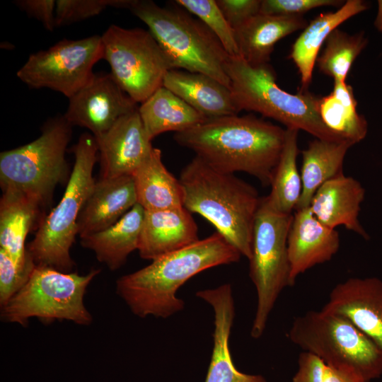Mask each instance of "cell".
Masks as SVG:
<instances>
[{
  "label": "cell",
  "mask_w": 382,
  "mask_h": 382,
  "mask_svg": "<svg viewBox=\"0 0 382 382\" xmlns=\"http://www.w3.org/2000/svg\"><path fill=\"white\" fill-rule=\"evenodd\" d=\"M286 129L252 115L207 119L173 139L222 172H244L270 185L282 154Z\"/></svg>",
  "instance_id": "obj_1"
},
{
  "label": "cell",
  "mask_w": 382,
  "mask_h": 382,
  "mask_svg": "<svg viewBox=\"0 0 382 382\" xmlns=\"http://www.w3.org/2000/svg\"><path fill=\"white\" fill-rule=\"evenodd\" d=\"M241 256L215 232L120 277L116 282V292L137 316L167 318L184 308V301L176 293L188 279L209 268L236 262Z\"/></svg>",
  "instance_id": "obj_2"
},
{
  "label": "cell",
  "mask_w": 382,
  "mask_h": 382,
  "mask_svg": "<svg viewBox=\"0 0 382 382\" xmlns=\"http://www.w3.org/2000/svg\"><path fill=\"white\" fill-rule=\"evenodd\" d=\"M183 207L209 221L241 255L251 257L253 231L261 197L233 173L220 171L195 156L179 178Z\"/></svg>",
  "instance_id": "obj_3"
},
{
  "label": "cell",
  "mask_w": 382,
  "mask_h": 382,
  "mask_svg": "<svg viewBox=\"0 0 382 382\" xmlns=\"http://www.w3.org/2000/svg\"><path fill=\"white\" fill-rule=\"evenodd\" d=\"M225 70L239 112H258L286 129H301L316 139L347 140L323 123L319 114L320 98L307 90H300L296 94L284 91L277 85L275 72L269 64L252 66L239 57L230 56Z\"/></svg>",
  "instance_id": "obj_4"
},
{
  "label": "cell",
  "mask_w": 382,
  "mask_h": 382,
  "mask_svg": "<svg viewBox=\"0 0 382 382\" xmlns=\"http://www.w3.org/2000/svg\"><path fill=\"white\" fill-rule=\"evenodd\" d=\"M129 10L148 26L172 69L203 74L230 88L225 70L230 55L200 20L152 1L132 0Z\"/></svg>",
  "instance_id": "obj_5"
},
{
  "label": "cell",
  "mask_w": 382,
  "mask_h": 382,
  "mask_svg": "<svg viewBox=\"0 0 382 382\" xmlns=\"http://www.w3.org/2000/svg\"><path fill=\"white\" fill-rule=\"evenodd\" d=\"M74 164L58 204L42 218L27 252L36 265L71 272L70 249L78 234V220L96 181L93 170L98 151L92 134H81L73 146Z\"/></svg>",
  "instance_id": "obj_6"
},
{
  "label": "cell",
  "mask_w": 382,
  "mask_h": 382,
  "mask_svg": "<svg viewBox=\"0 0 382 382\" xmlns=\"http://www.w3.org/2000/svg\"><path fill=\"white\" fill-rule=\"evenodd\" d=\"M72 126L64 115L49 119L39 137L0 154L2 192L23 194L42 207L49 203L56 186L67 178L66 160Z\"/></svg>",
  "instance_id": "obj_7"
},
{
  "label": "cell",
  "mask_w": 382,
  "mask_h": 382,
  "mask_svg": "<svg viewBox=\"0 0 382 382\" xmlns=\"http://www.w3.org/2000/svg\"><path fill=\"white\" fill-rule=\"evenodd\" d=\"M289 340L328 366L354 370L371 381L382 376V352L347 318L323 309L297 316Z\"/></svg>",
  "instance_id": "obj_8"
},
{
  "label": "cell",
  "mask_w": 382,
  "mask_h": 382,
  "mask_svg": "<svg viewBox=\"0 0 382 382\" xmlns=\"http://www.w3.org/2000/svg\"><path fill=\"white\" fill-rule=\"evenodd\" d=\"M100 272L93 269L80 275L35 265L25 284L1 308V318L23 326L34 317L45 323L66 320L88 325L93 318L83 298L88 286Z\"/></svg>",
  "instance_id": "obj_9"
},
{
  "label": "cell",
  "mask_w": 382,
  "mask_h": 382,
  "mask_svg": "<svg viewBox=\"0 0 382 382\" xmlns=\"http://www.w3.org/2000/svg\"><path fill=\"white\" fill-rule=\"evenodd\" d=\"M292 214L276 212L261 197L254 222L250 277L257 292V307L250 335L260 338L275 303L286 286H292L287 237Z\"/></svg>",
  "instance_id": "obj_10"
},
{
  "label": "cell",
  "mask_w": 382,
  "mask_h": 382,
  "mask_svg": "<svg viewBox=\"0 0 382 382\" xmlns=\"http://www.w3.org/2000/svg\"><path fill=\"white\" fill-rule=\"evenodd\" d=\"M101 37L111 74L134 101L142 103L163 86L172 69L149 30L111 25Z\"/></svg>",
  "instance_id": "obj_11"
},
{
  "label": "cell",
  "mask_w": 382,
  "mask_h": 382,
  "mask_svg": "<svg viewBox=\"0 0 382 382\" xmlns=\"http://www.w3.org/2000/svg\"><path fill=\"white\" fill-rule=\"evenodd\" d=\"M102 59L101 36L64 39L31 54L16 75L31 88H50L69 98L90 81L94 65Z\"/></svg>",
  "instance_id": "obj_12"
},
{
  "label": "cell",
  "mask_w": 382,
  "mask_h": 382,
  "mask_svg": "<svg viewBox=\"0 0 382 382\" xmlns=\"http://www.w3.org/2000/svg\"><path fill=\"white\" fill-rule=\"evenodd\" d=\"M134 101L111 73L94 74L90 81L69 98L64 115L71 125L88 129L94 137L107 132L122 116L137 110Z\"/></svg>",
  "instance_id": "obj_13"
},
{
  "label": "cell",
  "mask_w": 382,
  "mask_h": 382,
  "mask_svg": "<svg viewBox=\"0 0 382 382\" xmlns=\"http://www.w3.org/2000/svg\"><path fill=\"white\" fill-rule=\"evenodd\" d=\"M342 316L366 335L382 352V280L351 277L338 283L322 308Z\"/></svg>",
  "instance_id": "obj_14"
},
{
  "label": "cell",
  "mask_w": 382,
  "mask_h": 382,
  "mask_svg": "<svg viewBox=\"0 0 382 382\" xmlns=\"http://www.w3.org/2000/svg\"><path fill=\"white\" fill-rule=\"evenodd\" d=\"M94 137L100 152L102 179L132 175L154 148L138 108L122 116L107 132Z\"/></svg>",
  "instance_id": "obj_15"
},
{
  "label": "cell",
  "mask_w": 382,
  "mask_h": 382,
  "mask_svg": "<svg viewBox=\"0 0 382 382\" xmlns=\"http://www.w3.org/2000/svg\"><path fill=\"white\" fill-rule=\"evenodd\" d=\"M196 296L211 306L214 318L212 353L204 382H267L262 375L243 373L233 364L229 347L235 318L231 285L200 290Z\"/></svg>",
  "instance_id": "obj_16"
},
{
  "label": "cell",
  "mask_w": 382,
  "mask_h": 382,
  "mask_svg": "<svg viewBox=\"0 0 382 382\" xmlns=\"http://www.w3.org/2000/svg\"><path fill=\"white\" fill-rule=\"evenodd\" d=\"M340 245L339 233L319 221L309 207L296 209L287 237L291 285L299 274L330 260Z\"/></svg>",
  "instance_id": "obj_17"
},
{
  "label": "cell",
  "mask_w": 382,
  "mask_h": 382,
  "mask_svg": "<svg viewBox=\"0 0 382 382\" xmlns=\"http://www.w3.org/2000/svg\"><path fill=\"white\" fill-rule=\"evenodd\" d=\"M199 240L197 224L184 207L144 210L137 250L141 257L153 260Z\"/></svg>",
  "instance_id": "obj_18"
},
{
  "label": "cell",
  "mask_w": 382,
  "mask_h": 382,
  "mask_svg": "<svg viewBox=\"0 0 382 382\" xmlns=\"http://www.w3.org/2000/svg\"><path fill=\"white\" fill-rule=\"evenodd\" d=\"M364 197L365 190L357 180L341 174L318 188L309 208L314 216L325 226L332 229L343 226L369 239L368 233L359 221Z\"/></svg>",
  "instance_id": "obj_19"
},
{
  "label": "cell",
  "mask_w": 382,
  "mask_h": 382,
  "mask_svg": "<svg viewBox=\"0 0 382 382\" xmlns=\"http://www.w3.org/2000/svg\"><path fill=\"white\" fill-rule=\"evenodd\" d=\"M137 203L132 175L96 182L78 220V235L83 238L117 223Z\"/></svg>",
  "instance_id": "obj_20"
},
{
  "label": "cell",
  "mask_w": 382,
  "mask_h": 382,
  "mask_svg": "<svg viewBox=\"0 0 382 382\" xmlns=\"http://www.w3.org/2000/svg\"><path fill=\"white\" fill-rule=\"evenodd\" d=\"M307 25L303 16L259 13L234 29L238 57L252 66L268 64L277 42Z\"/></svg>",
  "instance_id": "obj_21"
},
{
  "label": "cell",
  "mask_w": 382,
  "mask_h": 382,
  "mask_svg": "<svg viewBox=\"0 0 382 382\" xmlns=\"http://www.w3.org/2000/svg\"><path fill=\"white\" fill-rule=\"evenodd\" d=\"M163 86L207 119L239 112L231 88L205 74L170 69L164 77Z\"/></svg>",
  "instance_id": "obj_22"
},
{
  "label": "cell",
  "mask_w": 382,
  "mask_h": 382,
  "mask_svg": "<svg viewBox=\"0 0 382 382\" xmlns=\"http://www.w3.org/2000/svg\"><path fill=\"white\" fill-rule=\"evenodd\" d=\"M369 8L362 0H348L336 11L322 13L313 18L291 46L289 58L295 64L301 79V91L311 83L316 61L322 45L330 33L352 16Z\"/></svg>",
  "instance_id": "obj_23"
},
{
  "label": "cell",
  "mask_w": 382,
  "mask_h": 382,
  "mask_svg": "<svg viewBox=\"0 0 382 382\" xmlns=\"http://www.w3.org/2000/svg\"><path fill=\"white\" fill-rule=\"evenodd\" d=\"M42 207L21 193L3 192L0 200V248L20 268L33 260L25 246L27 235L40 218Z\"/></svg>",
  "instance_id": "obj_24"
},
{
  "label": "cell",
  "mask_w": 382,
  "mask_h": 382,
  "mask_svg": "<svg viewBox=\"0 0 382 382\" xmlns=\"http://www.w3.org/2000/svg\"><path fill=\"white\" fill-rule=\"evenodd\" d=\"M132 176L137 203L144 210L183 207V192L180 180L164 166L159 149L154 147Z\"/></svg>",
  "instance_id": "obj_25"
},
{
  "label": "cell",
  "mask_w": 382,
  "mask_h": 382,
  "mask_svg": "<svg viewBox=\"0 0 382 382\" xmlns=\"http://www.w3.org/2000/svg\"><path fill=\"white\" fill-rule=\"evenodd\" d=\"M144 215V208L137 203L114 225L81 238V244L93 250L110 270H116L137 250Z\"/></svg>",
  "instance_id": "obj_26"
},
{
  "label": "cell",
  "mask_w": 382,
  "mask_h": 382,
  "mask_svg": "<svg viewBox=\"0 0 382 382\" xmlns=\"http://www.w3.org/2000/svg\"><path fill=\"white\" fill-rule=\"evenodd\" d=\"M351 141H331L315 139L302 151V192L296 210L308 207L318 188L329 180L343 174V163Z\"/></svg>",
  "instance_id": "obj_27"
},
{
  "label": "cell",
  "mask_w": 382,
  "mask_h": 382,
  "mask_svg": "<svg viewBox=\"0 0 382 382\" xmlns=\"http://www.w3.org/2000/svg\"><path fill=\"white\" fill-rule=\"evenodd\" d=\"M138 111L151 141L166 132H183L207 120L164 86L160 87L143 102Z\"/></svg>",
  "instance_id": "obj_28"
},
{
  "label": "cell",
  "mask_w": 382,
  "mask_h": 382,
  "mask_svg": "<svg viewBox=\"0 0 382 382\" xmlns=\"http://www.w3.org/2000/svg\"><path fill=\"white\" fill-rule=\"evenodd\" d=\"M357 102L350 85L334 81L333 90L320 98L319 114L332 131L354 144L363 140L368 132L365 117L357 110Z\"/></svg>",
  "instance_id": "obj_29"
},
{
  "label": "cell",
  "mask_w": 382,
  "mask_h": 382,
  "mask_svg": "<svg viewBox=\"0 0 382 382\" xmlns=\"http://www.w3.org/2000/svg\"><path fill=\"white\" fill-rule=\"evenodd\" d=\"M299 130L286 129L284 147L274 169L267 203L276 212L292 214L302 192L301 174L297 168Z\"/></svg>",
  "instance_id": "obj_30"
},
{
  "label": "cell",
  "mask_w": 382,
  "mask_h": 382,
  "mask_svg": "<svg viewBox=\"0 0 382 382\" xmlns=\"http://www.w3.org/2000/svg\"><path fill=\"white\" fill-rule=\"evenodd\" d=\"M368 43L363 31L349 35L336 28L325 41V48L316 64L321 73L332 77L334 81L345 83L353 62Z\"/></svg>",
  "instance_id": "obj_31"
},
{
  "label": "cell",
  "mask_w": 382,
  "mask_h": 382,
  "mask_svg": "<svg viewBox=\"0 0 382 382\" xmlns=\"http://www.w3.org/2000/svg\"><path fill=\"white\" fill-rule=\"evenodd\" d=\"M175 4L196 16L215 35L231 57H238L234 30L216 0H176Z\"/></svg>",
  "instance_id": "obj_32"
},
{
  "label": "cell",
  "mask_w": 382,
  "mask_h": 382,
  "mask_svg": "<svg viewBox=\"0 0 382 382\" xmlns=\"http://www.w3.org/2000/svg\"><path fill=\"white\" fill-rule=\"evenodd\" d=\"M132 0H57L56 27L69 25L100 14L107 7L129 8Z\"/></svg>",
  "instance_id": "obj_33"
},
{
  "label": "cell",
  "mask_w": 382,
  "mask_h": 382,
  "mask_svg": "<svg viewBox=\"0 0 382 382\" xmlns=\"http://www.w3.org/2000/svg\"><path fill=\"white\" fill-rule=\"evenodd\" d=\"M31 261L20 268L11 257L0 248V305L1 308L25 284L35 267Z\"/></svg>",
  "instance_id": "obj_34"
},
{
  "label": "cell",
  "mask_w": 382,
  "mask_h": 382,
  "mask_svg": "<svg viewBox=\"0 0 382 382\" xmlns=\"http://www.w3.org/2000/svg\"><path fill=\"white\" fill-rule=\"evenodd\" d=\"M345 1L338 0H262L260 13L279 16H302L321 6L340 8Z\"/></svg>",
  "instance_id": "obj_35"
},
{
  "label": "cell",
  "mask_w": 382,
  "mask_h": 382,
  "mask_svg": "<svg viewBox=\"0 0 382 382\" xmlns=\"http://www.w3.org/2000/svg\"><path fill=\"white\" fill-rule=\"evenodd\" d=\"M229 25L236 28L260 13L261 0H216Z\"/></svg>",
  "instance_id": "obj_36"
},
{
  "label": "cell",
  "mask_w": 382,
  "mask_h": 382,
  "mask_svg": "<svg viewBox=\"0 0 382 382\" xmlns=\"http://www.w3.org/2000/svg\"><path fill=\"white\" fill-rule=\"evenodd\" d=\"M14 4L29 16L39 21L47 30L52 31L56 27V1L17 0Z\"/></svg>",
  "instance_id": "obj_37"
},
{
  "label": "cell",
  "mask_w": 382,
  "mask_h": 382,
  "mask_svg": "<svg viewBox=\"0 0 382 382\" xmlns=\"http://www.w3.org/2000/svg\"><path fill=\"white\" fill-rule=\"evenodd\" d=\"M325 366L324 361L316 355L303 352L299 354L292 382H323Z\"/></svg>",
  "instance_id": "obj_38"
},
{
  "label": "cell",
  "mask_w": 382,
  "mask_h": 382,
  "mask_svg": "<svg viewBox=\"0 0 382 382\" xmlns=\"http://www.w3.org/2000/svg\"><path fill=\"white\" fill-rule=\"evenodd\" d=\"M323 382H370L358 372L347 369L325 364Z\"/></svg>",
  "instance_id": "obj_39"
},
{
  "label": "cell",
  "mask_w": 382,
  "mask_h": 382,
  "mask_svg": "<svg viewBox=\"0 0 382 382\" xmlns=\"http://www.w3.org/2000/svg\"><path fill=\"white\" fill-rule=\"evenodd\" d=\"M377 4L378 11L374 25L379 33H382V0H378Z\"/></svg>",
  "instance_id": "obj_40"
}]
</instances>
